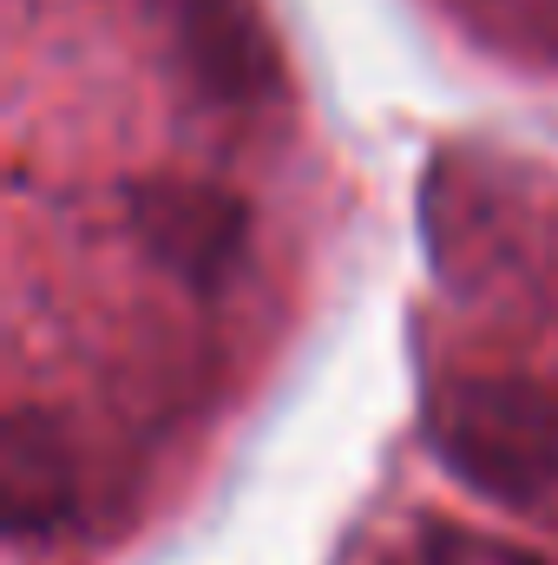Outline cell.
<instances>
[{
  "label": "cell",
  "instance_id": "cell-1",
  "mask_svg": "<svg viewBox=\"0 0 558 565\" xmlns=\"http://www.w3.org/2000/svg\"><path fill=\"white\" fill-rule=\"evenodd\" d=\"M433 454L493 507H533L558 487V395L533 375H460L433 395Z\"/></svg>",
  "mask_w": 558,
  "mask_h": 565
},
{
  "label": "cell",
  "instance_id": "cell-2",
  "mask_svg": "<svg viewBox=\"0 0 558 565\" xmlns=\"http://www.w3.org/2000/svg\"><path fill=\"white\" fill-rule=\"evenodd\" d=\"M126 217L151 264H164L191 289H217L250 244V211L204 178H144L126 191Z\"/></svg>",
  "mask_w": 558,
  "mask_h": 565
},
{
  "label": "cell",
  "instance_id": "cell-3",
  "mask_svg": "<svg viewBox=\"0 0 558 565\" xmlns=\"http://www.w3.org/2000/svg\"><path fill=\"white\" fill-rule=\"evenodd\" d=\"M178 60L211 106H257L277 86V46L250 0H178Z\"/></svg>",
  "mask_w": 558,
  "mask_h": 565
},
{
  "label": "cell",
  "instance_id": "cell-4",
  "mask_svg": "<svg viewBox=\"0 0 558 565\" xmlns=\"http://www.w3.org/2000/svg\"><path fill=\"white\" fill-rule=\"evenodd\" d=\"M73 493H79V473H73V454H66L60 427L40 408H13L7 434H0V507H7V526L20 540H46V533H60L73 520Z\"/></svg>",
  "mask_w": 558,
  "mask_h": 565
},
{
  "label": "cell",
  "instance_id": "cell-5",
  "mask_svg": "<svg viewBox=\"0 0 558 565\" xmlns=\"http://www.w3.org/2000/svg\"><path fill=\"white\" fill-rule=\"evenodd\" d=\"M420 565H539L533 553H519L513 540H493V533H466V526H433Z\"/></svg>",
  "mask_w": 558,
  "mask_h": 565
}]
</instances>
